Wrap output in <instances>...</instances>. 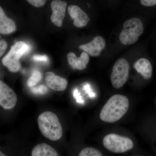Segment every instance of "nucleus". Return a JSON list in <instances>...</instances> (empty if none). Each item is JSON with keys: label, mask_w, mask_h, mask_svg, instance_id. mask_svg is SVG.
Instances as JSON below:
<instances>
[{"label": "nucleus", "mask_w": 156, "mask_h": 156, "mask_svg": "<svg viewBox=\"0 0 156 156\" xmlns=\"http://www.w3.org/2000/svg\"><path fill=\"white\" fill-rule=\"evenodd\" d=\"M84 89L91 98H93L95 97V93L92 92L89 84H86V85H85V86H84Z\"/></svg>", "instance_id": "4be33fe9"}, {"label": "nucleus", "mask_w": 156, "mask_h": 156, "mask_svg": "<svg viewBox=\"0 0 156 156\" xmlns=\"http://www.w3.org/2000/svg\"><path fill=\"white\" fill-rule=\"evenodd\" d=\"M33 59L35 61L47 62L48 61V56L46 55H34L33 57Z\"/></svg>", "instance_id": "aec40b11"}, {"label": "nucleus", "mask_w": 156, "mask_h": 156, "mask_svg": "<svg viewBox=\"0 0 156 156\" xmlns=\"http://www.w3.org/2000/svg\"><path fill=\"white\" fill-rule=\"evenodd\" d=\"M30 156H60L57 151L49 144L41 143L35 146L31 151Z\"/></svg>", "instance_id": "4468645a"}, {"label": "nucleus", "mask_w": 156, "mask_h": 156, "mask_svg": "<svg viewBox=\"0 0 156 156\" xmlns=\"http://www.w3.org/2000/svg\"><path fill=\"white\" fill-rule=\"evenodd\" d=\"M31 91L34 94H44L48 91V88L44 85H41L38 88H32Z\"/></svg>", "instance_id": "a211bd4d"}, {"label": "nucleus", "mask_w": 156, "mask_h": 156, "mask_svg": "<svg viewBox=\"0 0 156 156\" xmlns=\"http://www.w3.org/2000/svg\"><path fill=\"white\" fill-rule=\"evenodd\" d=\"M67 3L65 1L54 0L51 4L53 13L51 15V21L56 26L61 27L62 25V21L65 17Z\"/></svg>", "instance_id": "6e6552de"}, {"label": "nucleus", "mask_w": 156, "mask_h": 156, "mask_svg": "<svg viewBox=\"0 0 156 156\" xmlns=\"http://www.w3.org/2000/svg\"><path fill=\"white\" fill-rule=\"evenodd\" d=\"M41 79L42 74L41 73L38 71H35L27 81V86L29 87H34L37 85Z\"/></svg>", "instance_id": "f3484780"}, {"label": "nucleus", "mask_w": 156, "mask_h": 156, "mask_svg": "<svg viewBox=\"0 0 156 156\" xmlns=\"http://www.w3.org/2000/svg\"><path fill=\"white\" fill-rule=\"evenodd\" d=\"M8 45L5 41L2 40L0 42V56H2L7 49Z\"/></svg>", "instance_id": "b1692460"}, {"label": "nucleus", "mask_w": 156, "mask_h": 156, "mask_svg": "<svg viewBox=\"0 0 156 156\" xmlns=\"http://www.w3.org/2000/svg\"><path fill=\"white\" fill-rule=\"evenodd\" d=\"M78 156H103L100 151L92 147L84 148L80 152Z\"/></svg>", "instance_id": "dca6fc26"}, {"label": "nucleus", "mask_w": 156, "mask_h": 156, "mask_svg": "<svg viewBox=\"0 0 156 156\" xmlns=\"http://www.w3.org/2000/svg\"><path fill=\"white\" fill-rule=\"evenodd\" d=\"M103 144L108 150L114 153H124L134 147V143L130 138L118 134H110L103 139Z\"/></svg>", "instance_id": "39448f33"}, {"label": "nucleus", "mask_w": 156, "mask_h": 156, "mask_svg": "<svg viewBox=\"0 0 156 156\" xmlns=\"http://www.w3.org/2000/svg\"><path fill=\"white\" fill-rule=\"evenodd\" d=\"M74 98L76 99L77 102L79 103H83L84 102V100L82 99L80 93H79L78 89H76L74 90L73 92Z\"/></svg>", "instance_id": "5701e85b"}, {"label": "nucleus", "mask_w": 156, "mask_h": 156, "mask_svg": "<svg viewBox=\"0 0 156 156\" xmlns=\"http://www.w3.org/2000/svg\"><path fill=\"white\" fill-rule=\"evenodd\" d=\"M27 2L33 6L37 8L42 7L46 2V1L44 0H28Z\"/></svg>", "instance_id": "6ab92c4d"}, {"label": "nucleus", "mask_w": 156, "mask_h": 156, "mask_svg": "<svg viewBox=\"0 0 156 156\" xmlns=\"http://www.w3.org/2000/svg\"><path fill=\"white\" fill-rule=\"evenodd\" d=\"M144 32V25L138 18L128 20L123 24L122 30L120 33V42L123 44L129 45L136 43Z\"/></svg>", "instance_id": "20e7f679"}, {"label": "nucleus", "mask_w": 156, "mask_h": 156, "mask_svg": "<svg viewBox=\"0 0 156 156\" xmlns=\"http://www.w3.org/2000/svg\"><path fill=\"white\" fill-rule=\"evenodd\" d=\"M140 2L142 5L151 7L156 5V0H141Z\"/></svg>", "instance_id": "412c9836"}, {"label": "nucleus", "mask_w": 156, "mask_h": 156, "mask_svg": "<svg viewBox=\"0 0 156 156\" xmlns=\"http://www.w3.org/2000/svg\"><path fill=\"white\" fill-rule=\"evenodd\" d=\"M67 58L71 67L73 69L79 70L85 69L89 60V55L84 51L79 57H77L74 53L70 52L67 54Z\"/></svg>", "instance_id": "f8f14e48"}, {"label": "nucleus", "mask_w": 156, "mask_h": 156, "mask_svg": "<svg viewBox=\"0 0 156 156\" xmlns=\"http://www.w3.org/2000/svg\"><path fill=\"white\" fill-rule=\"evenodd\" d=\"M134 68L145 80H149L151 77L152 66L150 62L146 58H140L134 63Z\"/></svg>", "instance_id": "ddd939ff"}, {"label": "nucleus", "mask_w": 156, "mask_h": 156, "mask_svg": "<svg viewBox=\"0 0 156 156\" xmlns=\"http://www.w3.org/2000/svg\"><path fill=\"white\" fill-rule=\"evenodd\" d=\"M105 46L106 42L105 39L101 36H97L89 43L79 46V48L90 56H98L100 55Z\"/></svg>", "instance_id": "1a4fd4ad"}, {"label": "nucleus", "mask_w": 156, "mask_h": 156, "mask_svg": "<svg viewBox=\"0 0 156 156\" xmlns=\"http://www.w3.org/2000/svg\"><path fill=\"white\" fill-rule=\"evenodd\" d=\"M130 65L125 58H120L116 61L113 67L110 80L113 87L116 89L122 88L128 80Z\"/></svg>", "instance_id": "423d86ee"}, {"label": "nucleus", "mask_w": 156, "mask_h": 156, "mask_svg": "<svg viewBox=\"0 0 156 156\" xmlns=\"http://www.w3.org/2000/svg\"><path fill=\"white\" fill-rule=\"evenodd\" d=\"M68 11L70 17L74 20L73 24L78 28L86 26L90 19L86 12L75 5H70L68 7Z\"/></svg>", "instance_id": "9d476101"}, {"label": "nucleus", "mask_w": 156, "mask_h": 156, "mask_svg": "<svg viewBox=\"0 0 156 156\" xmlns=\"http://www.w3.org/2000/svg\"><path fill=\"white\" fill-rule=\"evenodd\" d=\"M16 30L14 20L6 16L2 7H0V33L3 34L12 33Z\"/></svg>", "instance_id": "2eb2a0df"}, {"label": "nucleus", "mask_w": 156, "mask_h": 156, "mask_svg": "<svg viewBox=\"0 0 156 156\" xmlns=\"http://www.w3.org/2000/svg\"><path fill=\"white\" fill-rule=\"evenodd\" d=\"M129 107V100L126 96L119 94L113 95L101 109L100 119L105 122H115L126 114Z\"/></svg>", "instance_id": "f257e3e1"}, {"label": "nucleus", "mask_w": 156, "mask_h": 156, "mask_svg": "<svg viewBox=\"0 0 156 156\" xmlns=\"http://www.w3.org/2000/svg\"><path fill=\"white\" fill-rule=\"evenodd\" d=\"M45 81L47 86L54 91H64L67 87L68 82L66 79L56 76L51 72L46 73Z\"/></svg>", "instance_id": "9b49d317"}, {"label": "nucleus", "mask_w": 156, "mask_h": 156, "mask_svg": "<svg viewBox=\"0 0 156 156\" xmlns=\"http://www.w3.org/2000/svg\"><path fill=\"white\" fill-rule=\"evenodd\" d=\"M30 49V45L25 42H17L12 46L9 53L2 59L3 64L11 72H17L21 68L20 58L24 54H27Z\"/></svg>", "instance_id": "7ed1b4c3"}, {"label": "nucleus", "mask_w": 156, "mask_h": 156, "mask_svg": "<svg viewBox=\"0 0 156 156\" xmlns=\"http://www.w3.org/2000/svg\"><path fill=\"white\" fill-rule=\"evenodd\" d=\"M39 128L41 134L52 141L61 138L63 134L62 127L58 117L53 112H44L37 119Z\"/></svg>", "instance_id": "f03ea898"}, {"label": "nucleus", "mask_w": 156, "mask_h": 156, "mask_svg": "<svg viewBox=\"0 0 156 156\" xmlns=\"http://www.w3.org/2000/svg\"><path fill=\"white\" fill-rule=\"evenodd\" d=\"M17 95L13 89L0 81V105L5 109L9 110L14 108L17 104Z\"/></svg>", "instance_id": "0eeeda50"}]
</instances>
